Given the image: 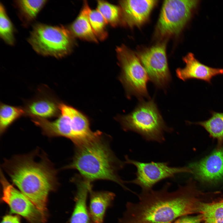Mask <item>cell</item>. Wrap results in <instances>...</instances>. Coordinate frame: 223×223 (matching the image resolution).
Here are the masks:
<instances>
[{
  "mask_svg": "<svg viewBox=\"0 0 223 223\" xmlns=\"http://www.w3.org/2000/svg\"><path fill=\"white\" fill-rule=\"evenodd\" d=\"M14 29L3 5L0 6V36L7 44L13 45L15 42Z\"/></svg>",
  "mask_w": 223,
  "mask_h": 223,
  "instance_id": "cb8c5ba5",
  "label": "cell"
},
{
  "mask_svg": "<svg viewBox=\"0 0 223 223\" xmlns=\"http://www.w3.org/2000/svg\"><path fill=\"white\" fill-rule=\"evenodd\" d=\"M197 0H168L163 3L157 26L160 36L166 37L179 33L196 6Z\"/></svg>",
  "mask_w": 223,
  "mask_h": 223,
  "instance_id": "ba28073f",
  "label": "cell"
},
{
  "mask_svg": "<svg viewBox=\"0 0 223 223\" xmlns=\"http://www.w3.org/2000/svg\"><path fill=\"white\" fill-rule=\"evenodd\" d=\"M119 121L124 130L135 132L148 141L163 143L164 132L173 131L166 125L153 99L140 100L131 112L121 116Z\"/></svg>",
  "mask_w": 223,
  "mask_h": 223,
  "instance_id": "277c9868",
  "label": "cell"
},
{
  "mask_svg": "<svg viewBox=\"0 0 223 223\" xmlns=\"http://www.w3.org/2000/svg\"><path fill=\"white\" fill-rule=\"evenodd\" d=\"M91 9L85 1L79 15L70 26V30L73 36L87 41L97 42L98 39L91 27L89 18Z\"/></svg>",
  "mask_w": 223,
  "mask_h": 223,
  "instance_id": "e0dca14e",
  "label": "cell"
},
{
  "mask_svg": "<svg viewBox=\"0 0 223 223\" xmlns=\"http://www.w3.org/2000/svg\"><path fill=\"white\" fill-rule=\"evenodd\" d=\"M167 182L159 190H142L136 203L129 202L119 223H173L179 218L196 211L188 186L169 190Z\"/></svg>",
  "mask_w": 223,
  "mask_h": 223,
  "instance_id": "6da1fadb",
  "label": "cell"
},
{
  "mask_svg": "<svg viewBox=\"0 0 223 223\" xmlns=\"http://www.w3.org/2000/svg\"><path fill=\"white\" fill-rule=\"evenodd\" d=\"M77 186L74 208L70 223H90V220L87 206V199L91 184L76 176L73 179Z\"/></svg>",
  "mask_w": 223,
  "mask_h": 223,
  "instance_id": "9a60e30c",
  "label": "cell"
},
{
  "mask_svg": "<svg viewBox=\"0 0 223 223\" xmlns=\"http://www.w3.org/2000/svg\"><path fill=\"white\" fill-rule=\"evenodd\" d=\"M89 18L93 32L97 39L101 40L105 39L107 36L106 29L107 23L103 15L97 9L91 10Z\"/></svg>",
  "mask_w": 223,
  "mask_h": 223,
  "instance_id": "d4e9b609",
  "label": "cell"
},
{
  "mask_svg": "<svg viewBox=\"0 0 223 223\" xmlns=\"http://www.w3.org/2000/svg\"><path fill=\"white\" fill-rule=\"evenodd\" d=\"M188 167L191 173L200 180L214 182L223 180V146Z\"/></svg>",
  "mask_w": 223,
  "mask_h": 223,
  "instance_id": "7c38bea8",
  "label": "cell"
},
{
  "mask_svg": "<svg viewBox=\"0 0 223 223\" xmlns=\"http://www.w3.org/2000/svg\"><path fill=\"white\" fill-rule=\"evenodd\" d=\"M25 114L24 109L3 103L0 104V131L3 133L15 120Z\"/></svg>",
  "mask_w": 223,
  "mask_h": 223,
  "instance_id": "7402d4cb",
  "label": "cell"
},
{
  "mask_svg": "<svg viewBox=\"0 0 223 223\" xmlns=\"http://www.w3.org/2000/svg\"><path fill=\"white\" fill-rule=\"evenodd\" d=\"M139 59L154 84L158 88H166L171 77L166 56L165 43L158 44L144 51L139 55Z\"/></svg>",
  "mask_w": 223,
  "mask_h": 223,
  "instance_id": "30bf717a",
  "label": "cell"
},
{
  "mask_svg": "<svg viewBox=\"0 0 223 223\" xmlns=\"http://www.w3.org/2000/svg\"><path fill=\"white\" fill-rule=\"evenodd\" d=\"M116 51L121 69L120 79L128 96H134L140 100L149 98L147 88L149 78L139 59L124 45L117 47Z\"/></svg>",
  "mask_w": 223,
  "mask_h": 223,
  "instance_id": "8992f818",
  "label": "cell"
},
{
  "mask_svg": "<svg viewBox=\"0 0 223 223\" xmlns=\"http://www.w3.org/2000/svg\"><path fill=\"white\" fill-rule=\"evenodd\" d=\"M125 159V164H132L136 168L135 178L127 182L139 186L142 190L152 189L158 182L173 178L179 174L191 173L188 167H171L168 162H143L130 159L127 156Z\"/></svg>",
  "mask_w": 223,
  "mask_h": 223,
  "instance_id": "9c48e42d",
  "label": "cell"
},
{
  "mask_svg": "<svg viewBox=\"0 0 223 223\" xmlns=\"http://www.w3.org/2000/svg\"><path fill=\"white\" fill-rule=\"evenodd\" d=\"M45 159L37 161L32 154L18 155L4 165L20 191L44 214L48 193L56 181V171Z\"/></svg>",
  "mask_w": 223,
  "mask_h": 223,
  "instance_id": "3957f363",
  "label": "cell"
},
{
  "mask_svg": "<svg viewBox=\"0 0 223 223\" xmlns=\"http://www.w3.org/2000/svg\"><path fill=\"white\" fill-rule=\"evenodd\" d=\"M75 146L72 161L65 168L76 170L80 177L88 183L98 180H109L129 190L118 173L125 164L115 155L108 139L101 132H96L92 138Z\"/></svg>",
  "mask_w": 223,
  "mask_h": 223,
  "instance_id": "7a4b0ae2",
  "label": "cell"
},
{
  "mask_svg": "<svg viewBox=\"0 0 223 223\" xmlns=\"http://www.w3.org/2000/svg\"><path fill=\"white\" fill-rule=\"evenodd\" d=\"M157 1L153 0L120 1L121 21L131 27L141 25L147 20Z\"/></svg>",
  "mask_w": 223,
  "mask_h": 223,
  "instance_id": "4fadbf2b",
  "label": "cell"
},
{
  "mask_svg": "<svg viewBox=\"0 0 223 223\" xmlns=\"http://www.w3.org/2000/svg\"><path fill=\"white\" fill-rule=\"evenodd\" d=\"M89 212L91 223H103L106 211L112 205L115 194L105 191H94L90 189Z\"/></svg>",
  "mask_w": 223,
  "mask_h": 223,
  "instance_id": "2e32d148",
  "label": "cell"
},
{
  "mask_svg": "<svg viewBox=\"0 0 223 223\" xmlns=\"http://www.w3.org/2000/svg\"><path fill=\"white\" fill-rule=\"evenodd\" d=\"M183 60L185 66L176 70L177 77L183 81L196 79L211 84L213 77L218 75H223V69L213 68L202 63L192 53L187 55L183 58Z\"/></svg>",
  "mask_w": 223,
  "mask_h": 223,
  "instance_id": "5bb4252c",
  "label": "cell"
},
{
  "mask_svg": "<svg viewBox=\"0 0 223 223\" xmlns=\"http://www.w3.org/2000/svg\"><path fill=\"white\" fill-rule=\"evenodd\" d=\"M60 115L55 124L58 137L70 139L77 145L92 138L96 132L92 131L89 120L81 112L73 107L63 103H59Z\"/></svg>",
  "mask_w": 223,
  "mask_h": 223,
  "instance_id": "52a82bcc",
  "label": "cell"
},
{
  "mask_svg": "<svg viewBox=\"0 0 223 223\" xmlns=\"http://www.w3.org/2000/svg\"><path fill=\"white\" fill-rule=\"evenodd\" d=\"M59 104L51 99L39 98L29 103L24 109L25 114L33 117L46 119L56 116L60 110Z\"/></svg>",
  "mask_w": 223,
  "mask_h": 223,
  "instance_id": "ac0fdd59",
  "label": "cell"
},
{
  "mask_svg": "<svg viewBox=\"0 0 223 223\" xmlns=\"http://www.w3.org/2000/svg\"><path fill=\"white\" fill-rule=\"evenodd\" d=\"M211 117L208 120L195 123L203 127L213 138L217 139V148L223 143V113L211 111Z\"/></svg>",
  "mask_w": 223,
  "mask_h": 223,
  "instance_id": "ffe728a7",
  "label": "cell"
},
{
  "mask_svg": "<svg viewBox=\"0 0 223 223\" xmlns=\"http://www.w3.org/2000/svg\"><path fill=\"white\" fill-rule=\"evenodd\" d=\"M202 221L203 220L201 215L196 216H185L179 218L173 223H201Z\"/></svg>",
  "mask_w": 223,
  "mask_h": 223,
  "instance_id": "484cf974",
  "label": "cell"
},
{
  "mask_svg": "<svg viewBox=\"0 0 223 223\" xmlns=\"http://www.w3.org/2000/svg\"><path fill=\"white\" fill-rule=\"evenodd\" d=\"M97 9L105 19L107 24L113 27L117 26L121 20V12L120 7L107 1L99 0Z\"/></svg>",
  "mask_w": 223,
  "mask_h": 223,
  "instance_id": "603a6c76",
  "label": "cell"
},
{
  "mask_svg": "<svg viewBox=\"0 0 223 223\" xmlns=\"http://www.w3.org/2000/svg\"><path fill=\"white\" fill-rule=\"evenodd\" d=\"M1 172L2 199L9 205L11 212L23 216L31 223H45V215L28 197L10 184Z\"/></svg>",
  "mask_w": 223,
  "mask_h": 223,
  "instance_id": "8fae6325",
  "label": "cell"
},
{
  "mask_svg": "<svg viewBox=\"0 0 223 223\" xmlns=\"http://www.w3.org/2000/svg\"><path fill=\"white\" fill-rule=\"evenodd\" d=\"M1 223H20V222L17 216L7 215L3 217Z\"/></svg>",
  "mask_w": 223,
  "mask_h": 223,
  "instance_id": "4316f807",
  "label": "cell"
},
{
  "mask_svg": "<svg viewBox=\"0 0 223 223\" xmlns=\"http://www.w3.org/2000/svg\"><path fill=\"white\" fill-rule=\"evenodd\" d=\"M73 36L70 30L62 26L39 23L33 26L28 41L38 54L60 58L71 51L74 44Z\"/></svg>",
  "mask_w": 223,
  "mask_h": 223,
  "instance_id": "5b68a950",
  "label": "cell"
},
{
  "mask_svg": "<svg viewBox=\"0 0 223 223\" xmlns=\"http://www.w3.org/2000/svg\"><path fill=\"white\" fill-rule=\"evenodd\" d=\"M47 0H19L15 1L20 18L27 25L32 21L46 4Z\"/></svg>",
  "mask_w": 223,
  "mask_h": 223,
  "instance_id": "d6986e66",
  "label": "cell"
},
{
  "mask_svg": "<svg viewBox=\"0 0 223 223\" xmlns=\"http://www.w3.org/2000/svg\"><path fill=\"white\" fill-rule=\"evenodd\" d=\"M198 210L204 223H223V200L212 203H200Z\"/></svg>",
  "mask_w": 223,
  "mask_h": 223,
  "instance_id": "44dd1931",
  "label": "cell"
}]
</instances>
